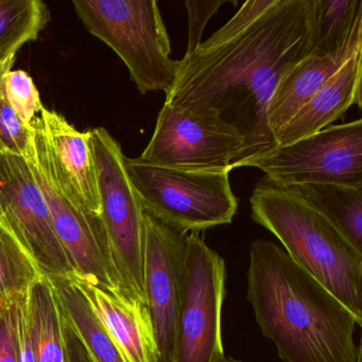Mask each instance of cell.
<instances>
[{
	"instance_id": "1",
	"label": "cell",
	"mask_w": 362,
	"mask_h": 362,
	"mask_svg": "<svg viewBox=\"0 0 362 362\" xmlns=\"http://www.w3.org/2000/svg\"><path fill=\"white\" fill-rule=\"evenodd\" d=\"M315 16V0H274L241 30L216 31L179 61L165 103L234 128L245 141L243 163L276 147L269 103L285 74L313 54Z\"/></svg>"
},
{
	"instance_id": "2",
	"label": "cell",
	"mask_w": 362,
	"mask_h": 362,
	"mask_svg": "<svg viewBox=\"0 0 362 362\" xmlns=\"http://www.w3.org/2000/svg\"><path fill=\"white\" fill-rule=\"evenodd\" d=\"M247 298L284 362H358L360 322L323 284L267 239L250 247Z\"/></svg>"
},
{
	"instance_id": "3",
	"label": "cell",
	"mask_w": 362,
	"mask_h": 362,
	"mask_svg": "<svg viewBox=\"0 0 362 362\" xmlns=\"http://www.w3.org/2000/svg\"><path fill=\"white\" fill-rule=\"evenodd\" d=\"M252 219L362 322V253L289 187L262 177L250 197Z\"/></svg>"
},
{
	"instance_id": "4",
	"label": "cell",
	"mask_w": 362,
	"mask_h": 362,
	"mask_svg": "<svg viewBox=\"0 0 362 362\" xmlns=\"http://www.w3.org/2000/svg\"><path fill=\"white\" fill-rule=\"evenodd\" d=\"M74 8L88 33L114 50L141 95L168 94L179 61L156 0H75Z\"/></svg>"
},
{
	"instance_id": "5",
	"label": "cell",
	"mask_w": 362,
	"mask_h": 362,
	"mask_svg": "<svg viewBox=\"0 0 362 362\" xmlns=\"http://www.w3.org/2000/svg\"><path fill=\"white\" fill-rule=\"evenodd\" d=\"M144 213L177 232L200 233L232 223L239 200L230 173L187 171L124 160Z\"/></svg>"
},
{
	"instance_id": "6",
	"label": "cell",
	"mask_w": 362,
	"mask_h": 362,
	"mask_svg": "<svg viewBox=\"0 0 362 362\" xmlns=\"http://www.w3.org/2000/svg\"><path fill=\"white\" fill-rule=\"evenodd\" d=\"M100 200V219L120 287L146 302L144 211L127 173L118 141L105 128L90 131Z\"/></svg>"
},
{
	"instance_id": "7",
	"label": "cell",
	"mask_w": 362,
	"mask_h": 362,
	"mask_svg": "<svg viewBox=\"0 0 362 362\" xmlns=\"http://www.w3.org/2000/svg\"><path fill=\"white\" fill-rule=\"evenodd\" d=\"M226 266L199 233L186 236L184 281L171 362H223Z\"/></svg>"
},
{
	"instance_id": "8",
	"label": "cell",
	"mask_w": 362,
	"mask_h": 362,
	"mask_svg": "<svg viewBox=\"0 0 362 362\" xmlns=\"http://www.w3.org/2000/svg\"><path fill=\"white\" fill-rule=\"evenodd\" d=\"M283 187L321 183L362 187V120L327 128L243 163Z\"/></svg>"
},
{
	"instance_id": "9",
	"label": "cell",
	"mask_w": 362,
	"mask_h": 362,
	"mask_svg": "<svg viewBox=\"0 0 362 362\" xmlns=\"http://www.w3.org/2000/svg\"><path fill=\"white\" fill-rule=\"evenodd\" d=\"M141 158L156 166L220 173L241 166L245 141L232 127L164 103Z\"/></svg>"
},
{
	"instance_id": "10",
	"label": "cell",
	"mask_w": 362,
	"mask_h": 362,
	"mask_svg": "<svg viewBox=\"0 0 362 362\" xmlns=\"http://www.w3.org/2000/svg\"><path fill=\"white\" fill-rule=\"evenodd\" d=\"M0 214L46 276L67 277L75 273L57 236L49 206L30 163L5 150H0Z\"/></svg>"
},
{
	"instance_id": "11",
	"label": "cell",
	"mask_w": 362,
	"mask_h": 362,
	"mask_svg": "<svg viewBox=\"0 0 362 362\" xmlns=\"http://www.w3.org/2000/svg\"><path fill=\"white\" fill-rule=\"evenodd\" d=\"M33 152L28 158L52 213L59 240L77 274L120 287L110 256L109 245L99 216L88 213L65 198L54 181L46 153L39 119L33 124Z\"/></svg>"
},
{
	"instance_id": "12",
	"label": "cell",
	"mask_w": 362,
	"mask_h": 362,
	"mask_svg": "<svg viewBox=\"0 0 362 362\" xmlns=\"http://www.w3.org/2000/svg\"><path fill=\"white\" fill-rule=\"evenodd\" d=\"M186 236L144 213V285L160 362L173 360Z\"/></svg>"
},
{
	"instance_id": "13",
	"label": "cell",
	"mask_w": 362,
	"mask_h": 362,
	"mask_svg": "<svg viewBox=\"0 0 362 362\" xmlns=\"http://www.w3.org/2000/svg\"><path fill=\"white\" fill-rule=\"evenodd\" d=\"M40 126L57 186L65 198L100 217L98 182L90 131L80 132L58 112L44 107Z\"/></svg>"
},
{
	"instance_id": "14",
	"label": "cell",
	"mask_w": 362,
	"mask_h": 362,
	"mask_svg": "<svg viewBox=\"0 0 362 362\" xmlns=\"http://www.w3.org/2000/svg\"><path fill=\"white\" fill-rule=\"evenodd\" d=\"M82 292L124 362H160L147 304L84 275L67 276Z\"/></svg>"
},
{
	"instance_id": "15",
	"label": "cell",
	"mask_w": 362,
	"mask_h": 362,
	"mask_svg": "<svg viewBox=\"0 0 362 362\" xmlns=\"http://www.w3.org/2000/svg\"><path fill=\"white\" fill-rule=\"evenodd\" d=\"M361 49L362 29H360L336 54L322 57L309 54L285 74L275 88L267 113L269 129L274 139L296 112L336 75L345 62Z\"/></svg>"
},
{
	"instance_id": "16",
	"label": "cell",
	"mask_w": 362,
	"mask_h": 362,
	"mask_svg": "<svg viewBox=\"0 0 362 362\" xmlns=\"http://www.w3.org/2000/svg\"><path fill=\"white\" fill-rule=\"evenodd\" d=\"M361 79L362 49L296 112L275 137L276 146L287 145L327 128L353 105L361 107Z\"/></svg>"
},
{
	"instance_id": "17",
	"label": "cell",
	"mask_w": 362,
	"mask_h": 362,
	"mask_svg": "<svg viewBox=\"0 0 362 362\" xmlns=\"http://www.w3.org/2000/svg\"><path fill=\"white\" fill-rule=\"evenodd\" d=\"M25 313L35 362H67L62 310L47 276L31 288Z\"/></svg>"
},
{
	"instance_id": "18",
	"label": "cell",
	"mask_w": 362,
	"mask_h": 362,
	"mask_svg": "<svg viewBox=\"0 0 362 362\" xmlns=\"http://www.w3.org/2000/svg\"><path fill=\"white\" fill-rule=\"evenodd\" d=\"M289 188L362 253V187L308 183Z\"/></svg>"
},
{
	"instance_id": "19",
	"label": "cell",
	"mask_w": 362,
	"mask_h": 362,
	"mask_svg": "<svg viewBox=\"0 0 362 362\" xmlns=\"http://www.w3.org/2000/svg\"><path fill=\"white\" fill-rule=\"evenodd\" d=\"M65 319L94 362H124L82 292L67 277H48Z\"/></svg>"
},
{
	"instance_id": "20",
	"label": "cell",
	"mask_w": 362,
	"mask_h": 362,
	"mask_svg": "<svg viewBox=\"0 0 362 362\" xmlns=\"http://www.w3.org/2000/svg\"><path fill=\"white\" fill-rule=\"evenodd\" d=\"M315 21L311 54H336L362 29V0H315Z\"/></svg>"
},
{
	"instance_id": "21",
	"label": "cell",
	"mask_w": 362,
	"mask_h": 362,
	"mask_svg": "<svg viewBox=\"0 0 362 362\" xmlns=\"http://www.w3.org/2000/svg\"><path fill=\"white\" fill-rule=\"evenodd\" d=\"M50 21L41 0H0V62L39 39Z\"/></svg>"
},
{
	"instance_id": "22",
	"label": "cell",
	"mask_w": 362,
	"mask_h": 362,
	"mask_svg": "<svg viewBox=\"0 0 362 362\" xmlns=\"http://www.w3.org/2000/svg\"><path fill=\"white\" fill-rule=\"evenodd\" d=\"M46 276L0 220V305L21 304L33 286Z\"/></svg>"
},
{
	"instance_id": "23",
	"label": "cell",
	"mask_w": 362,
	"mask_h": 362,
	"mask_svg": "<svg viewBox=\"0 0 362 362\" xmlns=\"http://www.w3.org/2000/svg\"><path fill=\"white\" fill-rule=\"evenodd\" d=\"M16 56L0 62V149L24 156L28 160L33 152V129L20 119L8 103L4 78L13 69Z\"/></svg>"
},
{
	"instance_id": "24",
	"label": "cell",
	"mask_w": 362,
	"mask_h": 362,
	"mask_svg": "<svg viewBox=\"0 0 362 362\" xmlns=\"http://www.w3.org/2000/svg\"><path fill=\"white\" fill-rule=\"evenodd\" d=\"M6 97L16 115L31 128L44 105L33 78L24 71H8L4 78Z\"/></svg>"
},
{
	"instance_id": "25",
	"label": "cell",
	"mask_w": 362,
	"mask_h": 362,
	"mask_svg": "<svg viewBox=\"0 0 362 362\" xmlns=\"http://www.w3.org/2000/svg\"><path fill=\"white\" fill-rule=\"evenodd\" d=\"M237 1L230 0H214V1H194L186 0L185 6L188 12V46L186 54H192L200 46L203 31L209 21L219 11L222 6Z\"/></svg>"
},
{
	"instance_id": "26",
	"label": "cell",
	"mask_w": 362,
	"mask_h": 362,
	"mask_svg": "<svg viewBox=\"0 0 362 362\" xmlns=\"http://www.w3.org/2000/svg\"><path fill=\"white\" fill-rule=\"evenodd\" d=\"M18 305H0V362H20Z\"/></svg>"
},
{
	"instance_id": "27",
	"label": "cell",
	"mask_w": 362,
	"mask_h": 362,
	"mask_svg": "<svg viewBox=\"0 0 362 362\" xmlns=\"http://www.w3.org/2000/svg\"><path fill=\"white\" fill-rule=\"evenodd\" d=\"M62 310V309H61ZM63 315V313H62ZM63 329H64L65 349H66L67 362H94L90 354L86 351L81 340L74 332L71 326L63 315Z\"/></svg>"
},
{
	"instance_id": "28",
	"label": "cell",
	"mask_w": 362,
	"mask_h": 362,
	"mask_svg": "<svg viewBox=\"0 0 362 362\" xmlns=\"http://www.w3.org/2000/svg\"><path fill=\"white\" fill-rule=\"evenodd\" d=\"M25 300L18 307V338L20 346V362H35L33 346H31L30 334L27 324L26 313H25Z\"/></svg>"
},
{
	"instance_id": "29",
	"label": "cell",
	"mask_w": 362,
	"mask_h": 362,
	"mask_svg": "<svg viewBox=\"0 0 362 362\" xmlns=\"http://www.w3.org/2000/svg\"><path fill=\"white\" fill-rule=\"evenodd\" d=\"M223 362H245V361H241V360L235 359V358H232V357H226V359L223 360Z\"/></svg>"
},
{
	"instance_id": "30",
	"label": "cell",
	"mask_w": 362,
	"mask_h": 362,
	"mask_svg": "<svg viewBox=\"0 0 362 362\" xmlns=\"http://www.w3.org/2000/svg\"><path fill=\"white\" fill-rule=\"evenodd\" d=\"M1 150V149H0ZM0 220H1V214H0Z\"/></svg>"
},
{
	"instance_id": "31",
	"label": "cell",
	"mask_w": 362,
	"mask_h": 362,
	"mask_svg": "<svg viewBox=\"0 0 362 362\" xmlns=\"http://www.w3.org/2000/svg\"><path fill=\"white\" fill-rule=\"evenodd\" d=\"M358 362H361V359H359V361H358Z\"/></svg>"
}]
</instances>
